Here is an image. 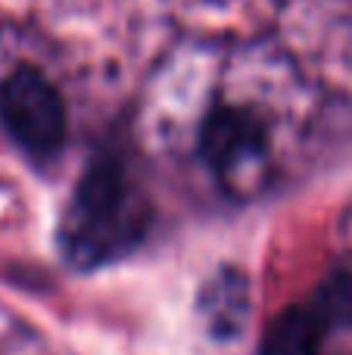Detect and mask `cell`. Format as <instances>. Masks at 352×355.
Returning a JSON list of instances; mask_svg holds the SVG:
<instances>
[{
    "mask_svg": "<svg viewBox=\"0 0 352 355\" xmlns=\"http://www.w3.org/2000/svg\"><path fill=\"white\" fill-rule=\"evenodd\" d=\"M150 218L153 209L125 166L112 156H100L75 184L60 221V250L81 271L118 262L141 246Z\"/></svg>",
    "mask_w": 352,
    "mask_h": 355,
    "instance_id": "6da1fadb",
    "label": "cell"
},
{
    "mask_svg": "<svg viewBox=\"0 0 352 355\" xmlns=\"http://www.w3.org/2000/svg\"><path fill=\"white\" fill-rule=\"evenodd\" d=\"M309 306L328 331L352 324V271H340V275L328 277Z\"/></svg>",
    "mask_w": 352,
    "mask_h": 355,
    "instance_id": "8992f818",
    "label": "cell"
},
{
    "mask_svg": "<svg viewBox=\"0 0 352 355\" xmlns=\"http://www.w3.org/2000/svg\"><path fill=\"white\" fill-rule=\"evenodd\" d=\"M265 125L240 106H218L200 128V156L215 175L231 178L265 156Z\"/></svg>",
    "mask_w": 352,
    "mask_h": 355,
    "instance_id": "3957f363",
    "label": "cell"
},
{
    "mask_svg": "<svg viewBox=\"0 0 352 355\" xmlns=\"http://www.w3.org/2000/svg\"><path fill=\"white\" fill-rule=\"evenodd\" d=\"M249 306V290L240 271H222L212 277L200 293V309H203L206 327L215 334L218 340H231L243 327Z\"/></svg>",
    "mask_w": 352,
    "mask_h": 355,
    "instance_id": "277c9868",
    "label": "cell"
},
{
    "mask_svg": "<svg viewBox=\"0 0 352 355\" xmlns=\"http://www.w3.org/2000/svg\"><path fill=\"white\" fill-rule=\"evenodd\" d=\"M328 327L312 306H293L265 327L259 355H322V340Z\"/></svg>",
    "mask_w": 352,
    "mask_h": 355,
    "instance_id": "5b68a950",
    "label": "cell"
},
{
    "mask_svg": "<svg viewBox=\"0 0 352 355\" xmlns=\"http://www.w3.org/2000/svg\"><path fill=\"white\" fill-rule=\"evenodd\" d=\"M0 122L35 159H50L66 144V103L37 69L22 66L0 81Z\"/></svg>",
    "mask_w": 352,
    "mask_h": 355,
    "instance_id": "7a4b0ae2",
    "label": "cell"
}]
</instances>
